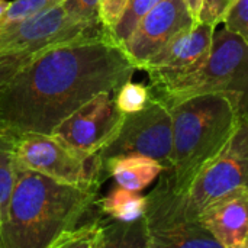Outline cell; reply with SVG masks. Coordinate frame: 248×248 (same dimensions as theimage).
<instances>
[{
    "label": "cell",
    "mask_w": 248,
    "mask_h": 248,
    "mask_svg": "<svg viewBox=\"0 0 248 248\" xmlns=\"http://www.w3.org/2000/svg\"><path fill=\"white\" fill-rule=\"evenodd\" d=\"M145 196L121 186L96 201V206L103 215L121 222H135L141 219L145 212Z\"/></svg>",
    "instance_id": "cell-16"
},
{
    "label": "cell",
    "mask_w": 248,
    "mask_h": 248,
    "mask_svg": "<svg viewBox=\"0 0 248 248\" xmlns=\"http://www.w3.org/2000/svg\"><path fill=\"white\" fill-rule=\"evenodd\" d=\"M215 31V26L196 22L174 35L141 67L148 73L150 87L163 86L199 68L211 52Z\"/></svg>",
    "instance_id": "cell-11"
},
{
    "label": "cell",
    "mask_w": 248,
    "mask_h": 248,
    "mask_svg": "<svg viewBox=\"0 0 248 248\" xmlns=\"http://www.w3.org/2000/svg\"><path fill=\"white\" fill-rule=\"evenodd\" d=\"M128 0H99V17L105 31L110 35L121 19Z\"/></svg>",
    "instance_id": "cell-23"
},
{
    "label": "cell",
    "mask_w": 248,
    "mask_h": 248,
    "mask_svg": "<svg viewBox=\"0 0 248 248\" xmlns=\"http://www.w3.org/2000/svg\"><path fill=\"white\" fill-rule=\"evenodd\" d=\"M135 71L108 32L44 48L0 89V131L49 135L96 94L116 93Z\"/></svg>",
    "instance_id": "cell-1"
},
{
    "label": "cell",
    "mask_w": 248,
    "mask_h": 248,
    "mask_svg": "<svg viewBox=\"0 0 248 248\" xmlns=\"http://www.w3.org/2000/svg\"><path fill=\"white\" fill-rule=\"evenodd\" d=\"M157 186L147 198L142 217L147 247H217L218 241L205 230L198 218H193L185 205L183 196L161 173Z\"/></svg>",
    "instance_id": "cell-6"
},
{
    "label": "cell",
    "mask_w": 248,
    "mask_h": 248,
    "mask_svg": "<svg viewBox=\"0 0 248 248\" xmlns=\"http://www.w3.org/2000/svg\"><path fill=\"white\" fill-rule=\"evenodd\" d=\"M248 187V115H241L238 126L225 147L180 192L187 212L199 215L217 201Z\"/></svg>",
    "instance_id": "cell-7"
},
{
    "label": "cell",
    "mask_w": 248,
    "mask_h": 248,
    "mask_svg": "<svg viewBox=\"0 0 248 248\" xmlns=\"http://www.w3.org/2000/svg\"><path fill=\"white\" fill-rule=\"evenodd\" d=\"M38 52V51H36ZM36 52H17V54H0V89L3 84Z\"/></svg>",
    "instance_id": "cell-24"
},
{
    "label": "cell",
    "mask_w": 248,
    "mask_h": 248,
    "mask_svg": "<svg viewBox=\"0 0 248 248\" xmlns=\"http://www.w3.org/2000/svg\"><path fill=\"white\" fill-rule=\"evenodd\" d=\"M150 90L169 108L196 94L227 93L238 100L241 115H248V44L227 28L217 29L211 52L199 68Z\"/></svg>",
    "instance_id": "cell-4"
},
{
    "label": "cell",
    "mask_w": 248,
    "mask_h": 248,
    "mask_svg": "<svg viewBox=\"0 0 248 248\" xmlns=\"http://www.w3.org/2000/svg\"><path fill=\"white\" fill-rule=\"evenodd\" d=\"M202 1H203V0H185L187 9L190 10L192 16H193L196 20H198V17H199V12H201V7H202Z\"/></svg>",
    "instance_id": "cell-26"
},
{
    "label": "cell",
    "mask_w": 248,
    "mask_h": 248,
    "mask_svg": "<svg viewBox=\"0 0 248 248\" xmlns=\"http://www.w3.org/2000/svg\"><path fill=\"white\" fill-rule=\"evenodd\" d=\"M150 99H151L150 86L134 83L132 80L124 83L115 93L116 108L122 113H132L141 110L142 108H145Z\"/></svg>",
    "instance_id": "cell-19"
},
{
    "label": "cell",
    "mask_w": 248,
    "mask_h": 248,
    "mask_svg": "<svg viewBox=\"0 0 248 248\" xmlns=\"http://www.w3.org/2000/svg\"><path fill=\"white\" fill-rule=\"evenodd\" d=\"M103 32L102 23L81 19L64 0L23 20L0 25V54L36 52Z\"/></svg>",
    "instance_id": "cell-8"
},
{
    "label": "cell",
    "mask_w": 248,
    "mask_h": 248,
    "mask_svg": "<svg viewBox=\"0 0 248 248\" xmlns=\"http://www.w3.org/2000/svg\"><path fill=\"white\" fill-rule=\"evenodd\" d=\"M7 4H9V1L0 0V20H1V17H3V15H4V12H6V9H7Z\"/></svg>",
    "instance_id": "cell-27"
},
{
    "label": "cell",
    "mask_w": 248,
    "mask_h": 248,
    "mask_svg": "<svg viewBox=\"0 0 248 248\" xmlns=\"http://www.w3.org/2000/svg\"><path fill=\"white\" fill-rule=\"evenodd\" d=\"M15 160L19 167L33 170L62 185L86 189H99L106 173L99 154L84 155L52 134L17 135Z\"/></svg>",
    "instance_id": "cell-5"
},
{
    "label": "cell",
    "mask_w": 248,
    "mask_h": 248,
    "mask_svg": "<svg viewBox=\"0 0 248 248\" xmlns=\"http://www.w3.org/2000/svg\"><path fill=\"white\" fill-rule=\"evenodd\" d=\"M64 0H12L0 20V25L13 23L44 12Z\"/></svg>",
    "instance_id": "cell-20"
},
{
    "label": "cell",
    "mask_w": 248,
    "mask_h": 248,
    "mask_svg": "<svg viewBox=\"0 0 248 248\" xmlns=\"http://www.w3.org/2000/svg\"><path fill=\"white\" fill-rule=\"evenodd\" d=\"M222 25L248 44V0H232Z\"/></svg>",
    "instance_id": "cell-21"
},
{
    "label": "cell",
    "mask_w": 248,
    "mask_h": 248,
    "mask_svg": "<svg viewBox=\"0 0 248 248\" xmlns=\"http://www.w3.org/2000/svg\"><path fill=\"white\" fill-rule=\"evenodd\" d=\"M97 192L62 185L17 166L0 227V248H49L61 232L74 228L96 208Z\"/></svg>",
    "instance_id": "cell-2"
},
{
    "label": "cell",
    "mask_w": 248,
    "mask_h": 248,
    "mask_svg": "<svg viewBox=\"0 0 248 248\" xmlns=\"http://www.w3.org/2000/svg\"><path fill=\"white\" fill-rule=\"evenodd\" d=\"M173 145L171 113L169 106L151 94L150 102L138 112L124 113L113 138L99 153L103 164L121 155H147L170 167Z\"/></svg>",
    "instance_id": "cell-9"
},
{
    "label": "cell",
    "mask_w": 248,
    "mask_h": 248,
    "mask_svg": "<svg viewBox=\"0 0 248 248\" xmlns=\"http://www.w3.org/2000/svg\"><path fill=\"white\" fill-rule=\"evenodd\" d=\"M122 116L115 103V93L102 92L60 122L52 135L73 150L92 157L109 144Z\"/></svg>",
    "instance_id": "cell-10"
},
{
    "label": "cell",
    "mask_w": 248,
    "mask_h": 248,
    "mask_svg": "<svg viewBox=\"0 0 248 248\" xmlns=\"http://www.w3.org/2000/svg\"><path fill=\"white\" fill-rule=\"evenodd\" d=\"M160 1L161 0H128L121 19L110 32V36L122 46L140 20Z\"/></svg>",
    "instance_id": "cell-18"
},
{
    "label": "cell",
    "mask_w": 248,
    "mask_h": 248,
    "mask_svg": "<svg viewBox=\"0 0 248 248\" xmlns=\"http://www.w3.org/2000/svg\"><path fill=\"white\" fill-rule=\"evenodd\" d=\"M196 22L185 0H161L140 20L122 48L137 70H141L144 62L174 35Z\"/></svg>",
    "instance_id": "cell-12"
},
{
    "label": "cell",
    "mask_w": 248,
    "mask_h": 248,
    "mask_svg": "<svg viewBox=\"0 0 248 248\" xmlns=\"http://www.w3.org/2000/svg\"><path fill=\"white\" fill-rule=\"evenodd\" d=\"M173 145L170 167L163 173L183 192L199 170L230 141L241 118L238 100L227 93H203L169 108Z\"/></svg>",
    "instance_id": "cell-3"
},
{
    "label": "cell",
    "mask_w": 248,
    "mask_h": 248,
    "mask_svg": "<svg viewBox=\"0 0 248 248\" xmlns=\"http://www.w3.org/2000/svg\"><path fill=\"white\" fill-rule=\"evenodd\" d=\"M15 140L16 137L0 131V227L6 218L16 179Z\"/></svg>",
    "instance_id": "cell-17"
},
{
    "label": "cell",
    "mask_w": 248,
    "mask_h": 248,
    "mask_svg": "<svg viewBox=\"0 0 248 248\" xmlns=\"http://www.w3.org/2000/svg\"><path fill=\"white\" fill-rule=\"evenodd\" d=\"M199 222L221 248H248V187L209 205Z\"/></svg>",
    "instance_id": "cell-13"
},
{
    "label": "cell",
    "mask_w": 248,
    "mask_h": 248,
    "mask_svg": "<svg viewBox=\"0 0 248 248\" xmlns=\"http://www.w3.org/2000/svg\"><path fill=\"white\" fill-rule=\"evenodd\" d=\"M65 1L81 19L100 23L99 0H65Z\"/></svg>",
    "instance_id": "cell-25"
},
{
    "label": "cell",
    "mask_w": 248,
    "mask_h": 248,
    "mask_svg": "<svg viewBox=\"0 0 248 248\" xmlns=\"http://www.w3.org/2000/svg\"><path fill=\"white\" fill-rule=\"evenodd\" d=\"M231 3L232 0H203L198 22H203L218 28L222 23Z\"/></svg>",
    "instance_id": "cell-22"
},
{
    "label": "cell",
    "mask_w": 248,
    "mask_h": 248,
    "mask_svg": "<svg viewBox=\"0 0 248 248\" xmlns=\"http://www.w3.org/2000/svg\"><path fill=\"white\" fill-rule=\"evenodd\" d=\"M86 215L74 228L61 232L49 248H105L109 244L110 218L103 215Z\"/></svg>",
    "instance_id": "cell-15"
},
{
    "label": "cell",
    "mask_w": 248,
    "mask_h": 248,
    "mask_svg": "<svg viewBox=\"0 0 248 248\" xmlns=\"http://www.w3.org/2000/svg\"><path fill=\"white\" fill-rule=\"evenodd\" d=\"M105 170L115 179L118 186L141 193L160 177L164 166L151 157L131 154L106 160Z\"/></svg>",
    "instance_id": "cell-14"
}]
</instances>
